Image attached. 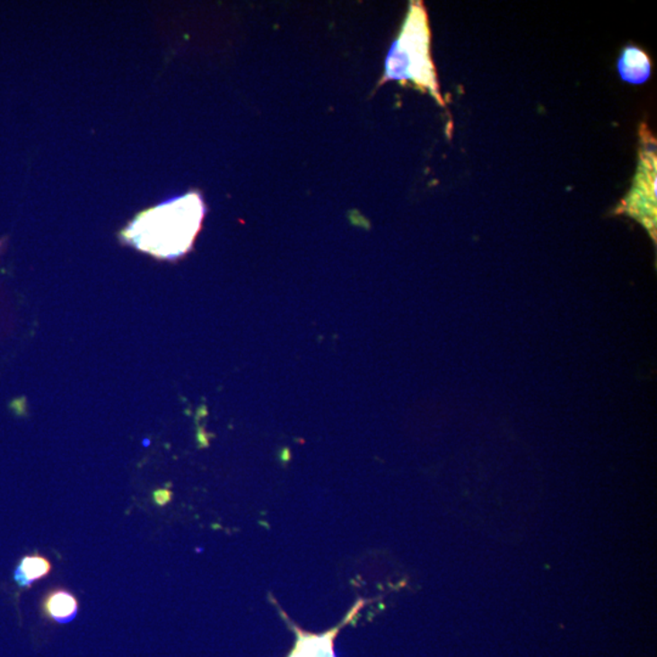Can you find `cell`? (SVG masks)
Here are the masks:
<instances>
[{"label":"cell","mask_w":657,"mask_h":657,"mask_svg":"<svg viewBox=\"0 0 657 657\" xmlns=\"http://www.w3.org/2000/svg\"><path fill=\"white\" fill-rule=\"evenodd\" d=\"M644 125L641 131V161L635 184L628 197L622 200L618 212L641 222L656 238V143Z\"/></svg>","instance_id":"cell-3"},{"label":"cell","mask_w":657,"mask_h":657,"mask_svg":"<svg viewBox=\"0 0 657 657\" xmlns=\"http://www.w3.org/2000/svg\"><path fill=\"white\" fill-rule=\"evenodd\" d=\"M386 78L412 81L417 87L429 91L442 104L436 74L430 59V31L422 3H412L410 5L399 39L389 55Z\"/></svg>","instance_id":"cell-2"},{"label":"cell","mask_w":657,"mask_h":657,"mask_svg":"<svg viewBox=\"0 0 657 657\" xmlns=\"http://www.w3.org/2000/svg\"><path fill=\"white\" fill-rule=\"evenodd\" d=\"M78 614V600L71 591L54 590L43 598L42 615L48 621L65 625L74 621Z\"/></svg>","instance_id":"cell-4"},{"label":"cell","mask_w":657,"mask_h":657,"mask_svg":"<svg viewBox=\"0 0 657 657\" xmlns=\"http://www.w3.org/2000/svg\"><path fill=\"white\" fill-rule=\"evenodd\" d=\"M203 217V201L189 194L140 215L127 235L143 251L176 258L193 245Z\"/></svg>","instance_id":"cell-1"},{"label":"cell","mask_w":657,"mask_h":657,"mask_svg":"<svg viewBox=\"0 0 657 657\" xmlns=\"http://www.w3.org/2000/svg\"><path fill=\"white\" fill-rule=\"evenodd\" d=\"M153 501L157 505L164 506L171 501V493L169 491H156L153 493Z\"/></svg>","instance_id":"cell-8"},{"label":"cell","mask_w":657,"mask_h":657,"mask_svg":"<svg viewBox=\"0 0 657 657\" xmlns=\"http://www.w3.org/2000/svg\"><path fill=\"white\" fill-rule=\"evenodd\" d=\"M50 561L39 554L23 556L15 571H13V580L17 586L22 588H30L34 582L43 580L50 574Z\"/></svg>","instance_id":"cell-7"},{"label":"cell","mask_w":657,"mask_h":657,"mask_svg":"<svg viewBox=\"0 0 657 657\" xmlns=\"http://www.w3.org/2000/svg\"><path fill=\"white\" fill-rule=\"evenodd\" d=\"M618 68L622 80L632 84L645 83L652 74V61L638 47L628 46L622 51Z\"/></svg>","instance_id":"cell-6"},{"label":"cell","mask_w":657,"mask_h":657,"mask_svg":"<svg viewBox=\"0 0 657 657\" xmlns=\"http://www.w3.org/2000/svg\"><path fill=\"white\" fill-rule=\"evenodd\" d=\"M337 631L320 633L296 632V642L287 657H337L334 649Z\"/></svg>","instance_id":"cell-5"}]
</instances>
